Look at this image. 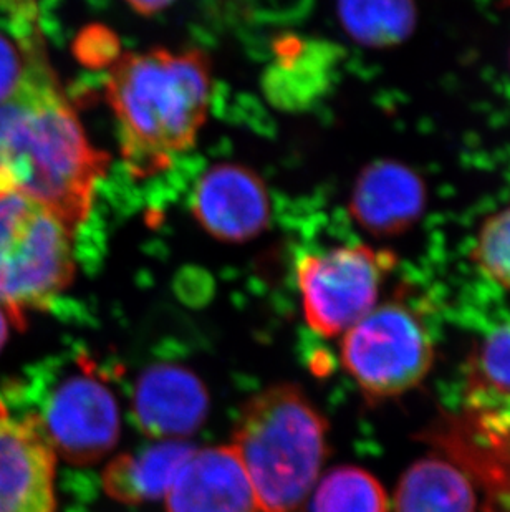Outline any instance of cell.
<instances>
[{
    "label": "cell",
    "instance_id": "cell-1",
    "mask_svg": "<svg viewBox=\"0 0 510 512\" xmlns=\"http://www.w3.org/2000/svg\"><path fill=\"white\" fill-rule=\"evenodd\" d=\"M108 156L88 141L47 54L35 58L19 92L0 103V196L22 194L70 231L88 218Z\"/></svg>",
    "mask_w": 510,
    "mask_h": 512
},
{
    "label": "cell",
    "instance_id": "cell-2",
    "mask_svg": "<svg viewBox=\"0 0 510 512\" xmlns=\"http://www.w3.org/2000/svg\"><path fill=\"white\" fill-rule=\"evenodd\" d=\"M106 97L126 168L150 178L196 143L209 108L211 62L203 50L121 54L108 67Z\"/></svg>",
    "mask_w": 510,
    "mask_h": 512
},
{
    "label": "cell",
    "instance_id": "cell-3",
    "mask_svg": "<svg viewBox=\"0 0 510 512\" xmlns=\"http://www.w3.org/2000/svg\"><path fill=\"white\" fill-rule=\"evenodd\" d=\"M232 446L262 512H302L328 456V421L302 388H264L242 408Z\"/></svg>",
    "mask_w": 510,
    "mask_h": 512
},
{
    "label": "cell",
    "instance_id": "cell-4",
    "mask_svg": "<svg viewBox=\"0 0 510 512\" xmlns=\"http://www.w3.org/2000/svg\"><path fill=\"white\" fill-rule=\"evenodd\" d=\"M70 232L34 199L0 196V305L12 322L47 309L72 284Z\"/></svg>",
    "mask_w": 510,
    "mask_h": 512
},
{
    "label": "cell",
    "instance_id": "cell-5",
    "mask_svg": "<svg viewBox=\"0 0 510 512\" xmlns=\"http://www.w3.org/2000/svg\"><path fill=\"white\" fill-rule=\"evenodd\" d=\"M340 360L366 400L380 403L411 392L428 377L433 339L423 317L396 297L343 334Z\"/></svg>",
    "mask_w": 510,
    "mask_h": 512
},
{
    "label": "cell",
    "instance_id": "cell-6",
    "mask_svg": "<svg viewBox=\"0 0 510 512\" xmlns=\"http://www.w3.org/2000/svg\"><path fill=\"white\" fill-rule=\"evenodd\" d=\"M396 262L388 249L366 244L305 254L297 264V282L308 327L327 339L352 329L375 309Z\"/></svg>",
    "mask_w": 510,
    "mask_h": 512
},
{
    "label": "cell",
    "instance_id": "cell-7",
    "mask_svg": "<svg viewBox=\"0 0 510 512\" xmlns=\"http://www.w3.org/2000/svg\"><path fill=\"white\" fill-rule=\"evenodd\" d=\"M39 421L55 455L77 466L98 463L120 438L115 395L85 363L55 388Z\"/></svg>",
    "mask_w": 510,
    "mask_h": 512
},
{
    "label": "cell",
    "instance_id": "cell-8",
    "mask_svg": "<svg viewBox=\"0 0 510 512\" xmlns=\"http://www.w3.org/2000/svg\"><path fill=\"white\" fill-rule=\"evenodd\" d=\"M428 441L481 484L487 511L510 512V403L466 405L436 423Z\"/></svg>",
    "mask_w": 510,
    "mask_h": 512
},
{
    "label": "cell",
    "instance_id": "cell-9",
    "mask_svg": "<svg viewBox=\"0 0 510 512\" xmlns=\"http://www.w3.org/2000/svg\"><path fill=\"white\" fill-rule=\"evenodd\" d=\"M55 461L39 416L15 418L0 401V512H57Z\"/></svg>",
    "mask_w": 510,
    "mask_h": 512
},
{
    "label": "cell",
    "instance_id": "cell-10",
    "mask_svg": "<svg viewBox=\"0 0 510 512\" xmlns=\"http://www.w3.org/2000/svg\"><path fill=\"white\" fill-rule=\"evenodd\" d=\"M193 213L219 241H251L269 224V193L259 174L236 163H221L199 179Z\"/></svg>",
    "mask_w": 510,
    "mask_h": 512
},
{
    "label": "cell",
    "instance_id": "cell-11",
    "mask_svg": "<svg viewBox=\"0 0 510 512\" xmlns=\"http://www.w3.org/2000/svg\"><path fill=\"white\" fill-rule=\"evenodd\" d=\"M166 512H262L234 446L194 451L164 496Z\"/></svg>",
    "mask_w": 510,
    "mask_h": 512
},
{
    "label": "cell",
    "instance_id": "cell-12",
    "mask_svg": "<svg viewBox=\"0 0 510 512\" xmlns=\"http://www.w3.org/2000/svg\"><path fill=\"white\" fill-rule=\"evenodd\" d=\"M209 393L201 378L178 365H154L136 383L133 415L146 436L181 440L206 420Z\"/></svg>",
    "mask_w": 510,
    "mask_h": 512
},
{
    "label": "cell",
    "instance_id": "cell-13",
    "mask_svg": "<svg viewBox=\"0 0 510 512\" xmlns=\"http://www.w3.org/2000/svg\"><path fill=\"white\" fill-rule=\"evenodd\" d=\"M423 179L396 161H376L361 171L350 199V213L361 228L393 236L411 228L423 213Z\"/></svg>",
    "mask_w": 510,
    "mask_h": 512
},
{
    "label": "cell",
    "instance_id": "cell-14",
    "mask_svg": "<svg viewBox=\"0 0 510 512\" xmlns=\"http://www.w3.org/2000/svg\"><path fill=\"white\" fill-rule=\"evenodd\" d=\"M193 453V446L186 441L164 440L140 453L116 456L103 471V489L123 504L164 498Z\"/></svg>",
    "mask_w": 510,
    "mask_h": 512
},
{
    "label": "cell",
    "instance_id": "cell-15",
    "mask_svg": "<svg viewBox=\"0 0 510 512\" xmlns=\"http://www.w3.org/2000/svg\"><path fill=\"white\" fill-rule=\"evenodd\" d=\"M395 512H477L474 481L451 459H418L401 476Z\"/></svg>",
    "mask_w": 510,
    "mask_h": 512
},
{
    "label": "cell",
    "instance_id": "cell-16",
    "mask_svg": "<svg viewBox=\"0 0 510 512\" xmlns=\"http://www.w3.org/2000/svg\"><path fill=\"white\" fill-rule=\"evenodd\" d=\"M466 405L510 403V322L476 343L467 358Z\"/></svg>",
    "mask_w": 510,
    "mask_h": 512
},
{
    "label": "cell",
    "instance_id": "cell-17",
    "mask_svg": "<svg viewBox=\"0 0 510 512\" xmlns=\"http://www.w3.org/2000/svg\"><path fill=\"white\" fill-rule=\"evenodd\" d=\"M338 17L350 37L381 47L411 32L414 5L413 0H338Z\"/></svg>",
    "mask_w": 510,
    "mask_h": 512
},
{
    "label": "cell",
    "instance_id": "cell-18",
    "mask_svg": "<svg viewBox=\"0 0 510 512\" xmlns=\"http://www.w3.org/2000/svg\"><path fill=\"white\" fill-rule=\"evenodd\" d=\"M312 512H390L376 476L353 464L330 469L313 489Z\"/></svg>",
    "mask_w": 510,
    "mask_h": 512
},
{
    "label": "cell",
    "instance_id": "cell-19",
    "mask_svg": "<svg viewBox=\"0 0 510 512\" xmlns=\"http://www.w3.org/2000/svg\"><path fill=\"white\" fill-rule=\"evenodd\" d=\"M471 261L492 282L510 290V203L484 219L471 247Z\"/></svg>",
    "mask_w": 510,
    "mask_h": 512
},
{
    "label": "cell",
    "instance_id": "cell-20",
    "mask_svg": "<svg viewBox=\"0 0 510 512\" xmlns=\"http://www.w3.org/2000/svg\"><path fill=\"white\" fill-rule=\"evenodd\" d=\"M44 54L39 25L30 24V20L17 27L15 39L0 32V103L19 92L30 65Z\"/></svg>",
    "mask_w": 510,
    "mask_h": 512
},
{
    "label": "cell",
    "instance_id": "cell-21",
    "mask_svg": "<svg viewBox=\"0 0 510 512\" xmlns=\"http://www.w3.org/2000/svg\"><path fill=\"white\" fill-rule=\"evenodd\" d=\"M75 55L87 67H110L121 55L120 42L102 25L88 27L75 42Z\"/></svg>",
    "mask_w": 510,
    "mask_h": 512
},
{
    "label": "cell",
    "instance_id": "cell-22",
    "mask_svg": "<svg viewBox=\"0 0 510 512\" xmlns=\"http://www.w3.org/2000/svg\"><path fill=\"white\" fill-rule=\"evenodd\" d=\"M136 12L143 15H154L173 4L174 0H125Z\"/></svg>",
    "mask_w": 510,
    "mask_h": 512
},
{
    "label": "cell",
    "instance_id": "cell-23",
    "mask_svg": "<svg viewBox=\"0 0 510 512\" xmlns=\"http://www.w3.org/2000/svg\"><path fill=\"white\" fill-rule=\"evenodd\" d=\"M9 314L5 312L4 307L0 305V350L4 347L7 335H9Z\"/></svg>",
    "mask_w": 510,
    "mask_h": 512
},
{
    "label": "cell",
    "instance_id": "cell-24",
    "mask_svg": "<svg viewBox=\"0 0 510 512\" xmlns=\"http://www.w3.org/2000/svg\"><path fill=\"white\" fill-rule=\"evenodd\" d=\"M509 2H510V0H509Z\"/></svg>",
    "mask_w": 510,
    "mask_h": 512
}]
</instances>
